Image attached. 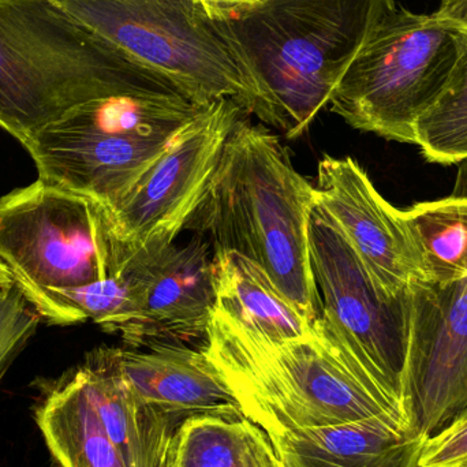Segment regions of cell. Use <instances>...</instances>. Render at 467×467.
<instances>
[{
  "instance_id": "1",
  "label": "cell",
  "mask_w": 467,
  "mask_h": 467,
  "mask_svg": "<svg viewBox=\"0 0 467 467\" xmlns=\"http://www.w3.org/2000/svg\"><path fill=\"white\" fill-rule=\"evenodd\" d=\"M202 348L242 413L268 436L373 417L411 431L405 406L376 383L323 313L304 337L272 342L216 305Z\"/></svg>"
},
{
  "instance_id": "2",
  "label": "cell",
  "mask_w": 467,
  "mask_h": 467,
  "mask_svg": "<svg viewBox=\"0 0 467 467\" xmlns=\"http://www.w3.org/2000/svg\"><path fill=\"white\" fill-rule=\"evenodd\" d=\"M315 205V185L296 171L279 139L242 117L188 229L213 253L232 250L258 264L313 323L323 313L307 234Z\"/></svg>"
},
{
  "instance_id": "3",
  "label": "cell",
  "mask_w": 467,
  "mask_h": 467,
  "mask_svg": "<svg viewBox=\"0 0 467 467\" xmlns=\"http://www.w3.org/2000/svg\"><path fill=\"white\" fill-rule=\"evenodd\" d=\"M144 90L181 89L52 0H0V128L22 147L81 104Z\"/></svg>"
},
{
  "instance_id": "4",
  "label": "cell",
  "mask_w": 467,
  "mask_h": 467,
  "mask_svg": "<svg viewBox=\"0 0 467 467\" xmlns=\"http://www.w3.org/2000/svg\"><path fill=\"white\" fill-rule=\"evenodd\" d=\"M394 0H264L230 26L264 93L261 122L294 140L306 133Z\"/></svg>"
},
{
  "instance_id": "5",
  "label": "cell",
  "mask_w": 467,
  "mask_h": 467,
  "mask_svg": "<svg viewBox=\"0 0 467 467\" xmlns=\"http://www.w3.org/2000/svg\"><path fill=\"white\" fill-rule=\"evenodd\" d=\"M52 2L199 106L229 99L263 119V88L249 57L229 21L213 18L202 0Z\"/></svg>"
},
{
  "instance_id": "6",
  "label": "cell",
  "mask_w": 467,
  "mask_h": 467,
  "mask_svg": "<svg viewBox=\"0 0 467 467\" xmlns=\"http://www.w3.org/2000/svg\"><path fill=\"white\" fill-rule=\"evenodd\" d=\"M204 107L181 90L95 99L38 131L25 150L38 180L112 210Z\"/></svg>"
},
{
  "instance_id": "7",
  "label": "cell",
  "mask_w": 467,
  "mask_h": 467,
  "mask_svg": "<svg viewBox=\"0 0 467 467\" xmlns=\"http://www.w3.org/2000/svg\"><path fill=\"white\" fill-rule=\"evenodd\" d=\"M458 55V30L433 14L395 7L340 77L329 109L357 130L416 145L417 122L443 92Z\"/></svg>"
},
{
  "instance_id": "8",
  "label": "cell",
  "mask_w": 467,
  "mask_h": 467,
  "mask_svg": "<svg viewBox=\"0 0 467 467\" xmlns=\"http://www.w3.org/2000/svg\"><path fill=\"white\" fill-rule=\"evenodd\" d=\"M107 207L37 180L0 197V271L30 305L118 272Z\"/></svg>"
},
{
  "instance_id": "9",
  "label": "cell",
  "mask_w": 467,
  "mask_h": 467,
  "mask_svg": "<svg viewBox=\"0 0 467 467\" xmlns=\"http://www.w3.org/2000/svg\"><path fill=\"white\" fill-rule=\"evenodd\" d=\"M244 114L229 99L205 106L170 140L130 192L109 210L119 269L142 250L170 246L188 229Z\"/></svg>"
},
{
  "instance_id": "10",
  "label": "cell",
  "mask_w": 467,
  "mask_h": 467,
  "mask_svg": "<svg viewBox=\"0 0 467 467\" xmlns=\"http://www.w3.org/2000/svg\"><path fill=\"white\" fill-rule=\"evenodd\" d=\"M307 234L323 315L376 383L405 406L409 293H383L348 239L317 205Z\"/></svg>"
},
{
  "instance_id": "11",
  "label": "cell",
  "mask_w": 467,
  "mask_h": 467,
  "mask_svg": "<svg viewBox=\"0 0 467 467\" xmlns=\"http://www.w3.org/2000/svg\"><path fill=\"white\" fill-rule=\"evenodd\" d=\"M403 402L422 441L467 417V279L409 291Z\"/></svg>"
},
{
  "instance_id": "12",
  "label": "cell",
  "mask_w": 467,
  "mask_h": 467,
  "mask_svg": "<svg viewBox=\"0 0 467 467\" xmlns=\"http://www.w3.org/2000/svg\"><path fill=\"white\" fill-rule=\"evenodd\" d=\"M316 205L342 232L376 285L389 296L422 283L416 247L400 210L389 204L351 158L318 163Z\"/></svg>"
},
{
  "instance_id": "13",
  "label": "cell",
  "mask_w": 467,
  "mask_h": 467,
  "mask_svg": "<svg viewBox=\"0 0 467 467\" xmlns=\"http://www.w3.org/2000/svg\"><path fill=\"white\" fill-rule=\"evenodd\" d=\"M147 276L136 315L118 331L133 348L207 337L216 307L211 244L194 235L182 246L142 250Z\"/></svg>"
},
{
  "instance_id": "14",
  "label": "cell",
  "mask_w": 467,
  "mask_h": 467,
  "mask_svg": "<svg viewBox=\"0 0 467 467\" xmlns=\"http://www.w3.org/2000/svg\"><path fill=\"white\" fill-rule=\"evenodd\" d=\"M93 405L126 467H164L172 439L189 417L140 397L118 367L114 348H96L81 365Z\"/></svg>"
},
{
  "instance_id": "15",
  "label": "cell",
  "mask_w": 467,
  "mask_h": 467,
  "mask_svg": "<svg viewBox=\"0 0 467 467\" xmlns=\"http://www.w3.org/2000/svg\"><path fill=\"white\" fill-rule=\"evenodd\" d=\"M145 351L114 348L120 372L148 402L192 417L239 408L235 397L202 348L159 343Z\"/></svg>"
},
{
  "instance_id": "16",
  "label": "cell",
  "mask_w": 467,
  "mask_h": 467,
  "mask_svg": "<svg viewBox=\"0 0 467 467\" xmlns=\"http://www.w3.org/2000/svg\"><path fill=\"white\" fill-rule=\"evenodd\" d=\"M283 467H419L424 441L381 417L269 436Z\"/></svg>"
},
{
  "instance_id": "17",
  "label": "cell",
  "mask_w": 467,
  "mask_h": 467,
  "mask_svg": "<svg viewBox=\"0 0 467 467\" xmlns=\"http://www.w3.org/2000/svg\"><path fill=\"white\" fill-rule=\"evenodd\" d=\"M33 416L54 467H126L93 405L81 367L47 384Z\"/></svg>"
},
{
  "instance_id": "18",
  "label": "cell",
  "mask_w": 467,
  "mask_h": 467,
  "mask_svg": "<svg viewBox=\"0 0 467 467\" xmlns=\"http://www.w3.org/2000/svg\"><path fill=\"white\" fill-rule=\"evenodd\" d=\"M216 305L272 342L304 337L310 324L258 264L239 253H213Z\"/></svg>"
},
{
  "instance_id": "19",
  "label": "cell",
  "mask_w": 467,
  "mask_h": 467,
  "mask_svg": "<svg viewBox=\"0 0 467 467\" xmlns=\"http://www.w3.org/2000/svg\"><path fill=\"white\" fill-rule=\"evenodd\" d=\"M400 213L419 255L422 283L467 279V196L420 202Z\"/></svg>"
},
{
  "instance_id": "20",
  "label": "cell",
  "mask_w": 467,
  "mask_h": 467,
  "mask_svg": "<svg viewBox=\"0 0 467 467\" xmlns=\"http://www.w3.org/2000/svg\"><path fill=\"white\" fill-rule=\"evenodd\" d=\"M460 35V55L449 82L416 126V145L430 163L467 161V33Z\"/></svg>"
},
{
  "instance_id": "21",
  "label": "cell",
  "mask_w": 467,
  "mask_h": 467,
  "mask_svg": "<svg viewBox=\"0 0 467 467\" xmlns=\"http://www.w3.org/2000/svg\"><path fill=\"white\" fill-rule=\"evenodd\" d=\"M41 317L14 285L0 288V381L30 337Z\"/></svg>"
},
{
  "instance_id": "22",
  "label": "cell",
  "mask_w": 467,
  "mask_h": 467,
  "mask_svg": "<svg viewBox=\"0 0 467 467\" xmlns=\"http://www.w3.org/2000/svg\"><path fill=\"white\" fill-rule=\"evenodd\" d=\"M419 467H467V417L425 439Z\"/></svg>"
},
{
  "instance_id": "23",
  "label": "cell",
  "mask_w": 467,
  "mask_h": 467,
  "mask_svg": "<svg viewBox=\"0 0 467 467\" xmlns=\"http://www.w3.org/2000/svg\"><path fill=\"white\" fill-rule=\"evenodd\" d=\"M433 16L451 29L467 33V0H444Z\"/></svg>"
},
{
  "instance_id": "24",
  "label": "cell",
  "mask_w": 467,
  "mask_h": 467,
  "mask_svg": "<svg viewBox=\"0 0 467 467\" xmlns=\"http://www.w3.org/2000/svg\"><path fill=\"white\" fill-rule=\"evenodd\" d=\"M208 13L218 21H229L235 14L260 5L264 0H202Z\"/></svg>"
},
{
  "instance_id": "25",
  "label": "cell",
  "mask_w": 467,
  "mask_h": 467,
  "mask_svg": "<svg viewBox=\"0 0 467 467\" xmlns=\"http://www.w3.org/2000/svg\"><path fill=\"white\" fill-rule=\"evenodd\" d=\"M466 166H463V169L461 170L460 177H458L457 181V188H455L454 194H462V196H467V161Z\"/></svg>"
},
{
  "instance_id": "26",
  "label": "cell",
  "mask_w": 467,
  "mask_h": 467,
  "mask_svg": "<svg viewBox=\"0 0 467 467\" xmlns=\"http://www.w3.org/2000/svg\"><path fill=\"white\" fill-rule=\"evenodd\" d=\"M8 285H11L10 279H8L7 275H5V272L0 271V288Z\"/></svg>"
}]
</instances>
